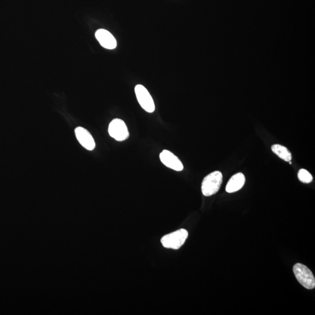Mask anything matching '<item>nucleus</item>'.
Returning a JSON list of instances; mask_svg holds the SVG:
<instances>
[{
    "label": "nucleus",
    "instance_id": "11",
    "mask_svg": "<svg viewBox=\"0 0 315 315\" xmlns=\"http://www.w3.org/2000/svg\"><path fill=\"white\" fill-rule=\"evenodd\" d=\"M298 179L301 182L310 183L313 180V177L308 171L304 169H300L298 174Z\"/></svg>",
    "mask_w": 315,
    "mask_h": 315
},
{
    "label": "nucleus",
    "instance_id": "8",
    "mask_svg": "<svg viewBox=\"0 0 315 315\" xmlns=\"http://www.w3.org/2000/svg\"><path fill=\"white\" fill-rule=\"evenodd\" d=\"M95 37L104 48L112 50L117 47V40L111 33L105 29H98L95 33Z\"/></svg>",
    "mask_w": 315,
    "mask_h": 315
},
{
    "label": "nucleus",
    "instance_id": "7",
    "mask_svg": "<svg viewBox=\"0 0 315 315\" xmlns=\"http://www.w3.org/2000/svg\"><path fill=\"white\" fill-rule=\"evenodd\" d=\"M76 136L80 144L85 149L93 151L95 148V142L93 136L87 130L82 127L76 128Z\"/></svg>",
    "mask_w": 315,
    "mask_h": 315
},
{
    "label": "nucleus",
    "instance_id": "4",
    "mask_svg": "<svg viewBox=\"0 0 315 315\" xmlns=\"http://www.w3.org/2000/svg\"><path fill=\"white\" fill-rule=\"evenodd\" d=\"M135 93L137 99L142 109L148 113H153L155 111L156 106L153 98L143 85H137Z\"/></svg>",
    "mask_w": 315,
    "mask_h": 315
},
{
    "label": "nucleus",
    "instance_id": "5",
    "mask_svg": "<svg viewBox=\"0 0 315 315\" xmlns=\"http://www.w3.org/2000/svg\"><path fill=\"white\" fill-rule=\"evenodd\" d=\"M108 132L110 136L118 141L126 140L130 135L126 123L119 118H115L111 121Z\"/></svg>",
    "mask_w": 315,
    "mask_h": 315
},
{
    "label": "nucleus",
    "instance_id": "3",
    "mask_svg": "<svg viewBox=\"0 0 315 315\" xmlns=\"http://www.w3.org/2000/svg\"><path fill=\"white\" fill-rule=\"evenodd\" d=\"M293 272L297 280L303 287L308 290L315 287V278L313 272L304 264L296 263L293 267Z\"/></svg>",
    "mask_w": 315,
    "mask_h": 315
},
{
    "label": "nucleus",
    "instance_id": "9",
    "mask_svg": "<svg viewBox=\"0 0 315 315\" xmlns=\"http://www.w3.org/2000/svg\"><path fill=\"white\" fill-rule=\"evenodd\" d=\"M245 183V177L242 173L234 175L228 181L226 191L228 193H234L238 191L243 188Z\"/></svg>",
    "mask_w": 315,
    "mask_h": 315
},
{
    "label": "nucleus",
    "instance_id": "1",
    "mask_svg": "<svg viewBox=\"0 0 315 315\" xmlns=\"http://www.w3.org/2000/svg\"><path fill=\"white\" fill-rule=\"evenodd\" d=\"M222 179V174L219 171L213 172L205 177L201 185L203 195L208 197L216 194L221 188Z\"/></svg>",
    "mask_w": 315,
    "mask_h": 315
},
{
    "label": "nucleus",
    "instance_id": "2",
    "mask_svg": "<svg viewBox=\"0 0 315 315\" xmlns=\"http://www.w3.org/2000/svg\"><path fill=\"white\" fill-rule=\"evenodd\" d=\"M188 237V232L185 229H180L174 233L166 235L162 237L160 241L163 247L177 250L182 247Z\"/></svg>",
    "mask_w": 315,
    "mask_h": 315
},
{
    "label": "nucleus",
    "instance_id": "10",
    "mask_svg": "<svg viewBox=\"0 0 315 315\" xmlns=\"http://www.w3.org/2000/svg\"><path fill=\"white\" fill-rule=\"evenodd\" d=\"M273 153L283 159L285 161L290 162L292 159V156L286 147L280 144H275L272 147Z\"/></svg>",
    "mask_w": 315,
    "mask_h": 315
},
{
    "label": "nucleus",
    "instance_id": "6",
    "mask_svg": "<svg viewBox=\"0 0 315 315\" xmlns=\"http://www.w3.org/2000/svg\"><path fill=\"white\" fill-rule=\"evenodd\" d=\"M160 160L166 167L180 172L183 171V165L180 160L168 150H163L159 155Z\"/></svg>",
    "mask_w": 315,
    "mask_h": 315
}]
</instances>
